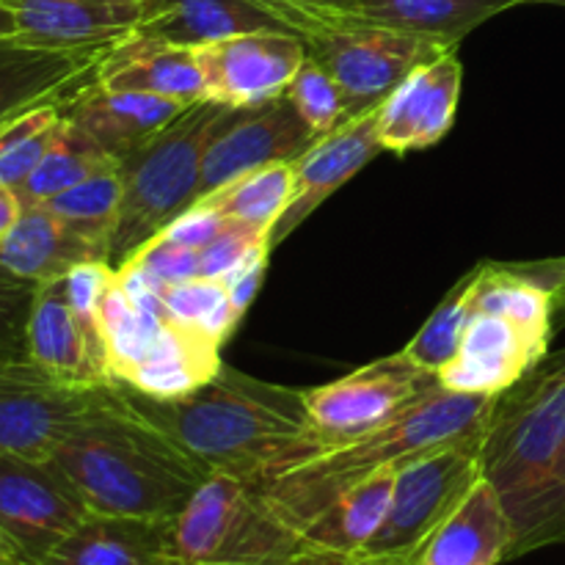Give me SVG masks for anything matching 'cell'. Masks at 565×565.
<instances>
[{"label":"cell","mask_w":565,"mask_h":565,"mask_svg":"<svg viewBox=\"0 0 565 565\" xmlns=\"http://www.w3.org/2000/svg\"><path fill=\"white\" fill-rule=\"evenodd\" d=\"M119 392L132 412L210 472L257 478L323 452L303 392L259 381L226 364L207 384L174 401H154L125 384H119Z\"/></svg>","instance_id":"obj_1"},{"label":"cell","mask_w":565,"mask_h":565,"mask_svg":"<svg viewBox=\"0 0 565 565\" xmlns=\"http://www.w3.org/2000/svg\"><path fill=\"white\" fill-rule=\"evenodd\" d=\"M483 475L511 519V561L565 544V353L500 395Z\"/></svg>","instance_id":"obj_2"},{"label":"cell","mask_w":565,"mask_h":565,"mask_svg":"<svg viewBox=\"0 0 565 565\" xmlns=\"http://www.w3.org/2000/svg\"><path fill=\"white\" fill-rule=\"evenodd\" d=\"M50 461L92 513L174 519L210 469L132 412L119 384L103 406L77 425Z\"/></svg>","instance_id":"obj_3"},{"label":"cell","mask_w":565,"mask_h":565,"mask_svg":"<svg viewBox=\"0 0 565 565\" xmlns=\"http://www.w3.org/2000/svg\"><path fill=\"white\" fill-rule=\"evenodd\" d=\"M500 397L458 395L436 386L408 408L312 458L290 463L252 478L268 505L296 530L298 535L331 505L340 494L384 469L403 467L423 452L450 441L483 434Z\"/></svg>","instance_id":"obj_4"},{"label":"cell","mask_w":565,"mask_h":565,"mask_svg":"<svg viewBox=\"0 0 565 565\" xmlns=\"http://www.w3.org/2000/svg\"><path fill=\"white\" fill-rule=\"evenodd\" d=\"M232 110L215 99H199L158 136L119 160L125 196L108 248L114 268L125 265L143 243L196 202L207 143Z\"/></svg>","instance_id":"obj_5"},{"label":"cell","mask_w":565,"mask_h":565,"mask_svg":"<svg viewBox=\"0 0 565 565\" xmlns=\"http://www.w3.org/2000/svg\"><path fill=\"white\" fill-rule=\"evenodd\" d=\"M174 565H290L301 535L268 505L252 478L210 472L171 519Z\"/></svg>","instance_id":"obj_6"},{"label":"cell","mask_w":565,"mask_h":565,"mask_svg":"<svg viewBox=\"0 0 565 565\" xmlns=\"http://www.w3.org/2000/svg\"><path fill=\"white\" fill-rule=\"evenodd\" d=\"M483 436L486 430L403 463L397 469L384 524L353 561L364 565H417L430 535L483 478Z\"/></svg>","instance_id":"obj_7"},{"label":"cell","mask_w":565,"mask_h":565,"mask_svg":"<svg viewBox=\"0 0 565 565\" xmlns=\"http://www.w3.org/2000/svg\"><path fill=\"white\" fill-rule=\"evenodd\" d=\"M307 47L334 75L345 99V119H353L379 110L417 66L456 50V44L345 17L309 36Z\"/></svg>","instance_id":"obj_8"},{"label":"cell","mask_w":565,"mask_h":565,"mask_svg":"<svg viewBox=\"0 0 565 565\" xmlns=\"http://www.w3.org/2000/svg\"><path fill=\"white\" fill-rule=\"evenodd\" d=\"M108 392L110 384H61L28 356L0 362V452L50 461L66 436L103 406Z\"/></svg>","instance_id":"obj_9"},{"label":"cell","mask_w":565,"mask_h":565,"mask_svg":"<svg viewBox=\"0 0 565 565\" xmlns=\"http://www.w3.org/2000/svg\"><path fill=\"white\" fill-rule=\"evenodd\" d=\"M439 386V375L417 367L406 353L384 356L340 381L303 392L309 423L323 450L340 447L417 403Z\"/></svg>","instance_id":"obj_10"},{"label":"cell","mask_w":565,"mask_h":565,"mask_svg":"<svg viewBox=\"0 0 565 565\" xmlns=\"http://www.w3.org/2000/svg\"><path fill=\"white\" fill-rule=\"evenodd\" d=\"M86 516V502L53 461L0 452V530L28 565L42 563Z\"/></svg>","instance_id":"obj_11"},{"label":"cell","mask_w":565,"mask_h":565,"mask_svg":"<svg viewBox=\"0 0 565 565\" xmlns=\"http://www.w3.org/2000/svg\"><path fill=\"white\" fill-rule=\"evenodd\" d=\"M326 22L292 0H147L132 33L158 42L202 47L243 33H292L307 42Z\"/></svg>","instance_id":"obj_12"},{"label":"cell","mask_w":565,"mask_h":565,"mask_svg":"<svg viewBox=\"0 0 565 565\" xmlns=\"http://www.w3.org/2000/svg\"><path fill=\"white\" fill-rule=\"evenodd\" d=\"M315 141V132L285 94L270 103L235 108L210 138L199 174L196 202L246 171L296 160Z\"/></svg>","instance_id":"obj_13"},{"label":"cell","mask_w":565,"mask_h":565,"mask_svg":"<svg viewBox=\"0 0 565 565\" xmlns=\"http://www.w3.org/2000/svg\"><path fill=\"white\" fill-rule=\"evenodd\" d=\"M114 44L50 47L20 36H0V130L47 105H70L97 83V70Z\"/></svg>","instance_id":"obj_14"},{"label":"cell","mask_w":565,"mask_h":565,"mask_svg":"<svg viewBox=\"0 0 565 565\" xmlns=\"http://www.w3.org/2000/svg\"><path fill=\"white\" fill-rule=\"evenodd\" d=\"M193 50L202 66L207 99L230 108H248L281 97L309 55L301 36L276 31L243 33Z\"/></svg>","instance_id":"obj_15"},{"label":"cell","mask_w":565,"mask_h":565,"mask_svg":"<svg viewBox=\"0 0 565 565\" xmlns=\"http://www.w3.org/2000/svg\"><path fill=\"white\" fill-rule=\"evenodd\" d=\"M550 337H539L500 315L469 318L461 351L439 373V384L458 395L500 397L544 364Z\"/></svg>","instance_id":"obj_16"},{"label":"cell","mask_w":565,"mask_h":565,"mask_svg":"<svg viewBox=\"0 0 565 565\" xmlns=\"http://www.w3.org/2000/svg\"><path fill=\"white\" fill-rule=\"evenodd\" d=\"M463 66L458 47L417 66L379 108V141L386 152L428 149L450 132L461 99Z\"/></svg>","instance_id":"obj_17"},{"label":"cell","mask_w":565,"mask_h":565,"mask_svg":"<svg viewBox=\"0 0 565 565\" xmlns=\"http://www.w3.org/2000/svg\"><path fill=\"white\" fill-rule=\"evenodd\" d=\"M375 119H379V110L340 121L334 130L320 136L307 152L292 160L296 191H292L290 207L285 210L270 235V246H281L331 193L340 191L375 154L384 152Z\"/></svg>","instance_id":"obj_18"},{"label":"cell","mask_w":565,"mask_h":565,"mask_svg":"<svg viewBox=\"0 0 565 565\" xmlns=\"http://www.w3.org/2000/svg\"><path fill=\"white\" fill-rule=\"evenodd\" d=\"M28 359L61 384H114L105 364L103 340L70 307L64 279H55L36 290L28 318Z\"/></svg>","instance_id":"obj_19"},{"label":"cell","mask_w":565,"mask_h":565,"mask_svg":"<svg viewBox=\"0 0 565 565\" xmlns=\"http://www.w3.org/2000/svg\"><path fill=\"white\" fill-rule=\"evenodd\" d=\"M14 20V36L50 47L116 44L130 36L147 0H0Z\"/></svg>","instance_id":"obj_20"},{"label":"cell","mask_w":565,"mask_h":565,"mask_svg":"<svg viewBox=\"0 0 565 565\" xmlns=\"http://www.w3.org/2000/svg\"><path fill=\"white\" fill-rule=\"evenodd\" d=\"M97 86L108 92L158 94L185 105L207 99L196 50L138 36V33L119 39L105 53L97 70Z\"/></svg>","instance_id":"obj_21"},{"label":"cell","mask_w":565,"mask_h":565,"mask_svg":"<svg viewBox=\"0 0 565 565\" xmlns=\"http://www.w3.org/2000/svg\"><path fill=\"white\" fill-rule=\"evenodd\" d=\"M193 105V103H191ZM188 105L143 92H108L97 86L66 105L64 114L110 158L121 160L169 127Z\"/></svg>","instance_id":"obj_22"},{"label":"cell","mask_w":565,"mask_h":565,"mask_svg":"<svg viewBox=\"0 0 565 565\" xmlns=\"http://www.w3.org/2000/svg\"><path fill=\"white\" fill-rule=\"evenodd\" d=\"M171 519L92 513L39 565H174Z\"/></svg>","instance_id":"obj_23"},{"label":"cell","mask_w":565,"mask_h":565,"mask_svg":"<svg viewBox=\"0 0 565 565\" xmlns=\"http://www.w3.org/2000/svg\"><path fill=\"white\" fill-rule=\"evenodd\" d=\"M511 519L483 475L430 535L417 565H500L511 561Z\"/></svg>","instance_id":"obj_24"},{"label":"cell","mask_w":565,"mask_h":565,"mask_svg":"<svg viewBox=\"0 0 565 565\" xmlns=\"http://www.w3.org/2000/svg\"><path fill=\"white\" fill-rule=\"evenodd\" d=\"M86 259H105V254L42 204L22 207L14 226L0 237V265L36 287L64 279Z\"/></svg>","instance_id":"obj_25"},{"label":"cell","mask_w":565,"mask_h":565,"mask_svg":"<svg viewBox=\"0 0 565 565\" xmlns=\"http://www.w3.org/2000/svg\"><path fill=\"white\" fill-rule=\"evenodd\" d=\"M401 469V467H397ZM397 469H384L337 497L301 533L307 552L356 557L384 524L395 491Z\"/></svg>","instance_id":"obj_26"},{"label":"cell","mask_w":565,"mask_h":565,"mask_svg":"<svg viewBox=\"0 0 565 565\" xmlns=\"http://www.w3.org/2000/svg\"><path fill=\"white\" fill-rule=\"evenodd\" d=\"M221 367L224 362H221L218 345L180 326L166 323L147 356L119 384L154 401H174L207 384Z\"/></svg>","instance_id":"obj_27"},{"label":"cell","mask_w":565,"mask_h":565,"mask_svg":"<svg viewBox=\"0 0 565 565\" xmlns=\"http://www.w3.org/2000/svg\"><path fill=\"white\" fill-rule=\"evenodd\" d=\"M513 6L516 0H353L351 17L458 47L467 33Z\"/></svg>","instance_id":"obj_28"},{"label":"cell","mask_w":565,"mask_h":565,"mask_svg":"<svg viewBox=\"0 0 565 565\" xmlns=\"http://www.w3.org/2000/svg\"><path fill=\"white\" fill-rule=\"evenodd\" d=\"M472 309L500 315L539 337H552L555 296L519 265H478L472 270Z\"/></svg>","instance_id":"obj_29"},{"label":"cell","mask_w":565,"mask_h":565,"mask_svg":"<svg viewBox=\"0 0 565 565\" xmlns=\"http://www.w3.org/2000/svg\"><path fill=\"white\" fill-rule=\"evenodd\" d=\"M292 191H296V171H292V160H285V163L259 166V169L235 177L218 191L199 199V204H207L226 221L274 235L276 224L290 207Z\"/></svg>","instance_id":"obj_30"},{"label":"cell","mask_w":565,"mask_h":565,"mask_svg":"<svg viewBox=\"0 0 565 565\" xmlns=\"http://www.w3.org/2000/svg\"><path fill=\"white\" fill-rule=\"evenodd\" d=\"M119 160L110 158L108 152L97 147L70 116L64 114V127H61L58 138L50 147V152L44 154L42 163L36 166L31 177L17 188V196H20L22 207H33V204L50 202L58 193L70 191L77 182L88 180L97 171L116 166Z\"/></svg>","instance_id":"obj_31"},{"label":"cell","mask_w":565,"mask_h":565,"mask_svg":"<svg viewBox=\"0 0 565 565\" xmlns=\"http://www.w3.org/2000/svg\"><path fill=\"white\" fill-rule=\"evenodd\" d=\"M166 323L169 320L160 315L136 307L114 276L97 309V329L103 337L110 381H125L132 373V367L154 345Z\"/></svg>","instance_id":"obj_32"},{"label":"cell","mask_w":565,"mask_h":565,"mask_svg":"<svg viewBox=\"0 0 565 565\" xmlns=\"http://www.w3.org/2000/svg\"><path fill=\"white\" fill-rule=\"evenodd\" d=\"M121 196H125V182H121L119 163H116L97 171L88 180L77 182L70 191L58 193L42 207H47L55 218L64 221L72 232L86 237L108 259L110 237H114L116 221H119Z\"/></svg>","instance_id":"obj_33"},{"label":"cell","mask_w":565,"mask_h":565,"mask_svg":"<svg viewBox=\"0 0 565 565\" xmlns=\"http://www.w3.org/2000/svg\"><path fill=\"white\" fill-rule=\"evenodd\" d=\"M160 296H163L171 323L218 348L241 323L232 309L230 290L218 279L199 276V279L180 281V285H166Z\"/></svg>","instance_id":"obj_34"},{"label":"cell","mask_w":565,"mask_h":565,"mask_svg":"<svg viewBox=\"0 0 565 565\" xmlns=\"http://www.w3.org/2000/svg\"><path fill=\"white\" fill-rule=\"evenodd\" d=\"M64 105H47L0 130V188H17L36 171L64 127Z\"/></svg>","instance_id":"obj_35"},{"label":"cell","mask_w":565,"mask_h":565,"mask_svg":"<svg viewBox=\"0 0 565 565\" xmlns=\"http://www.w3.org/2000/svg\"><path fill=\"white\" fill-rule=\"evenodd\" d=\"M472 315V274H469L463 276L456 285V290L441 301V307L425 320V326L417 331V337L403 348V353H406L417 367L439 375L441 370L458 356V351H461L463 331H467V323Z\"/></svg>","instance_id":"obj_36"},{"label":"cell","mask_w":565,"mask_h":565,"mask_svg":"<svg viewBox=\"0 0 565 565\" xmlns=\"http://www.w3.org/2000/svg\"><path fill=\"white\" fill-rule=\"evenodd\" d=\"M285 97L290 99L298 116L307 121L315 138L326 136L340 121H345V99H342L340 86H337L334 75L315 55H307L301 70L296 72V77L287 86Z\"/></svg>","instance_id":"obj_37"},{"label":"cell","mask_w":565,"mask_h":565,"mask_svg":"<svg viewBox=\"0 0 565 565\" xmlns=\"http://www.w3.org/2000/svg\"><path fill=\"white\" fill-rule=\"evenodd\" d=\"M39 287L0 265V362L28 356V318Z\"/></svg>","instance_id":"obj_38"},{"label":"cell","mask_w":565,"mask_h":565,"mask_svg":"<svg viewBox=\"0 0 565 565\" xmlns=\"http://www.w3.org/2000/svg\"><path fill=\"white\" fill-rule=\"evenodd\" d=\"M265 243H270V232L226 221L221 235L199 252V270H202L204 279L224 281L254 248L265 246Z\"/></svg>","instance_id":"obj_39"},{"label":"cell","mask_w":565,"mask_h":565,"mask_svg":"<svg viewBox=\"0 0 565 565\" xmlns=\"http://www.w3.org/2000/svg\"><path fill=\"white\" fill-rule=\"evenodd\" d=\"M116 268L108 263V259H86V263L75 265L70 274L64 276V292H66V301L70 307L75 309L77 318L99 334L97 329V309L99 301H103L105 290L108 285L114 281ZM103 340V337H99Z\"/></svg>","instance_id":"obj_40"},{"label":"cell","mask_w":565,"mask_h":565,"mask_svg":"<svg viewBox=\"0 0 565 565\" xmlns=\"http://www.w3.org/2000/svg\"><path fill=\"white\" fill-rule=\"evenodd\" d=\"M130 259L141 265L160 285H180V281H191L202 276V270H199V252L177 246V243L166 241L160 235L143 243Z\"/></svg>","instance_id":"obj_41"},{"label":"cell","mask_w":565,"mask_h":565,"mask_svg":"<svg viewBox=\"0 0 565 565\" xmlns=\"http://www.w3.org/2000/svg\"><path fill=\"white\" fill-rule=\"evenodd\" d=\"M226 226L224 215H218L215 210H210L207 204H191L188 210H182L174 221L163 226L158 232L166 241L177 243V246L193 248V252H202L204 246L215 241L221 235V230Z\"/></svg>","instance_id":"obj_42"},{"label":"cell","mask_w":565,"mask_h":565,"mask_svg":"<svg viewBox=\"0 0 565 565\" xmlns=\"http://www.w3.org/2000/svg\"><path fill=\"white\" fill-rule=\"evenodd\" d=\"M270 252H274V246H270V243L254 248V252L248 254V257L243 259V263L237 265V268L232 270V274L224 279L226 290H230V301H232V309H235L237 320L246 318L248 307H252L254 298H257V292H259V287H263L265 270H268Z\"/></svg>","instance_id":"obj_43"},{"label":"cell","mask_w":565,"mask_h":565,"mask_svg":"<svg viewBox=\"0 0 565 565\" xmlns=\"http://www.w3.org/2000/svg\"><path fill=\"white\" fill-rule=\"evenodd\" d=\"M530 279L541 281L544 287H550L552 296H555V312L565 315V257L563 259H550L544 265H519Z\"/></svg>","instance_id":"obj_44"},{"label":"cell","mask_w":565,"mask_h":565,"mask_svg":"<svg viewBox=\"0 0 565 565\" xmlns=\"http://www.w3.org/2000/svg\"><path fill=\"white\" fill-rule=\"evenodd\" d=\"M22 202L11 188H0V237L14 226V221L20 218Z\"/></svg>","instance_id":"obj_45"},{"label":"cell","mask_w":565,"mask_h":565,"mask_svg":"<svg viewBox=\"0 0 565 565\" xmlns=\"http://www.w3.org/2000/svg\"><path fill=\"white\" fill-rule=\"evenodd\" d=\"M290 565H364V563L353 561V557L323 555V552H307V550H303L301 555H298Z\"/></svg>","instance_id":"obj_46"},{"label":"cell","mask_w":565,"mask_h":565,"mask_svg":"<svg viewBox=\"0 0 565 565\" xmlns=\"http://www.w3.org/2000/svg\"><path fill=\"white\" fill-rule=\"evenodd\" d=\"M0 565H28L22 552L17 550V544L3 533V530H0Z\"/></svg>","instance_id":"obj_47"},{"label":"cell","mask_w":565,"mask_h":565,"mask_svg":"<svg viewBox=\"0 0 565 565\" xmlns=\"http://www.w3.org/2000/svg\"><path fill=\"white\" fill-rule=\"evenodd\" d=\"M0 36H14V20L3 3H0Z\"/></svg>","instance_id":"obj_48"},{"label":"cell","mask_w":565,"mask_h":565,"mask_svg":"<svg viewBox=\"0 0 565 565\" xmlns=\"http://www.w3.org/2000/svg\"><path fill=\"white\" fill-rule=\"evenodd\" d=\"M516 3H552V6H565V0H516Z\"/></svg>","instance_id":"obj_49"}]
</instances>
